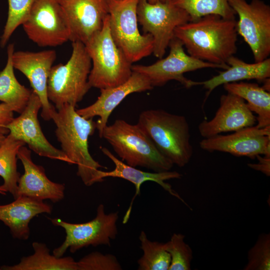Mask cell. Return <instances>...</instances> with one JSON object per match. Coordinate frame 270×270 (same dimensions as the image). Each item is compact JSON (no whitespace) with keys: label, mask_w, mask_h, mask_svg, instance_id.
Masks as SVG:
<instances>
[{"label":"cell","mask_w":270,"mask_h":270,"mask_svg":"<svg viewBox=\"0 0 270 270\" xmlns=\"http://www.w3.org/2000/svg\"><path fill=\"white\" fill-rule=\"evenodd\" d=\"M142 256L138 260V270H168L170 256L166 242L150 240L142 230L139 236Z\"/></svg>","instance_id":"83f0119b"},{"label":"cell","mask_w":270,"mask_h":270,"mask_svg":"<svg viewBox=\"0 0 270 270\" xmlns=\"http://www.w3.org/2000/svg\"><path fill=\"white\" fill-rule=\"evenodd\" d=\"M118 211L106 214L104 206L101 204L98 206L96 217L86 222L72 224L58 218L50 219L54 226L62 228L66 234L64 242L53 250L52 254L61 257L68 250L74 253L90 246H110V241L114 240L118 234Z\"/></svg>","instance_id":"ba28073f"},{"label":"cell","mask_w":270,"mask_h":270,"mask_svg":"<svg viewBox=\"0 0 270 270\" xmlns=\"http://www.w3.org/2000/svg\"><path fill=\"white\" fill-rule=\"evenodd\" d=\"M6 190L2 187V185L0 186V194H6Z\"/></svg>","instance_id":"8d00e7d4"},{"label":"cell","mask_w":270,"mask_h":270,"mask_svg":"<svg viewBox=\"0 0 270 270\" xmlns=\"http://www.w3.org/2000/svg\"><path fill=\"white\" fill-rule=\"evenodd\" d=\"M158 150L174 164L182 168L193 154L189 124L184 116L162 110L142 112L136 124Z\"/></svg>","instance_id":"3957f363"},{"label":"cell","mask_w":270,"mask_h":270,"mask_svg":"<svg viewBox=\"0 0 270 270\" xmlns=\"http://www.w3.org/2000/svg\"><path fill=\"white\" fill-rule=\"evenodd\" d=\"M244 270H270V234L262 233L248 250Z\"/></svg>","instance_id":"4dcf8cb0"},{"label":"cell","mask_w":270,"mask_h":270,"mask_svg":"<svg viewBox=\"0 0 270 270\" xmlns=\"http://www.w3.org/2000/svg\"><path fill=\"white\" fill-rule=\"evenodd\" d=\"M14 118V112L9 106L3 102L0 104V134L4 135L9 134L7 126Z\"/></svg>","instance_id":"d6a6232c"},{"label":"cell","mask_w":270,"mask_h":270,"mask_svg":"<svg viewBox=\"0 0 270 270\" xmlns=\"http://www.w3.org/2000/svg\"><path fill=\"white\" fill-rule=\"evenodd\" d=\"M102 153L108 157L114 164V168L110 172L100 171V178L104 180L107 177L121 178L132 183L135 186V194L131 200L129 208L124 218L123 222L126 224L130 218L133 202L138 195L140 194L141 185L146 181L157 183L165 190L172 196L176 198L188 206L180 196L172 188V186L165 181L170 179L180 178L182 175L176 171H165L161 172H146L130 166L118 159L106 148H101Z\"/></svg>","instance_id":"ffe728a7"},{"label":"cell","mask_w":270,"mask_h":270,"mask_svg":"<svg viewBox=\"0 0 270 270\" xmlns=\"http://www.w3.org/2000/svg\"><path fill=\"white\" fill-rule=\"evenodd\" d=\"M66 18L72 42L84 44L100 30L108 14L110 0H58Z\"/></svg>","instance_id":"2e32d148"},{"label":"cell","mask_w":270,"mask_h":270,"mask_svg":"<svg viewBox=\"0 0 270 270\" xmlns=\"http://www.w3.org/2000/svg\"><path fill=\"white\" fill-rule=\"evenodd\" d=\"M200 146L210 152H221L252 159L258 155L270 156V126L264 128L252 126L230 134L204 138Z\"/></svg>","instance_id":"5bb4252c"},{"label":"cell","mask_w":270,"mask_h":270,"mask_svg":"<svg viewBox=\"0 0 270 270\" xmlns=\"http://www.w3.org/2000/svg\"><path fill=\"white\" fill-rule=\"evenodd\" d=\"M223 86L228 92L236 95L246 102L248 108L258 115L257 128L270 126V92L256 83L233 82Z\"/></svg>","instance_id":"cb8c5ba5"},{"label":"cell","mask_w":270,"mask_h":270,"mask_svg":"<svg viewBox=\"0 0 270 270\" xmlns=\"http://www.w3.org/2000/svg\"><path fill=\"white\" fill-rule=\"evenodd\" d=\"M75 107L70 104L55 110L52 120L56 126L55 131L62 150L71 164L77 165V176L86 186L104 181L100 176V168H104L95 160L89 152L88 138L96 129L93 118L86 119L78 114Z\"/></svg>","instance_id":"7a4b0ae2"},{"label":"cell","mask_w":270,"mask_h":270,"mask_svg":"<svg viewBox=\"0 0 270 270\" xmlns=\"http://www.w3.org/2000/svg\"><path fill=\"white\" fill-rule=\"evenodd\" d=\"M226 64L229 66L228 68L208 80H191V87L200 85L208 90L204 101L214 90L220 85L245 80L263 82L270 77V58H268L260 62L249 64L232 56L227 60Z\"/></svg>","instance_id":"7402d4cb"},{"label":"cell","mask_w":270,"mask_h":270,"mask_svg":"<svg viewBox=\"0 0 270 270\" xmlns=\"http://www.w3.org/2000/svg\"><path fill=\"white\" fill-rule=\"evenodd\" d=\"M185 236L174 233L169 241L166 242V250L170 256L168 270H190L193 258V252L185 242Z\"/></svg>","instance_id":"f546056e"},{"label":"cell","mask_w":270,"mask_h":270,"mask_svg":"<svg viewBox=\"0 0 270 270\" xmlns=\"http://www.w3.org/2000/svg\"><path fill=\"white\" fill-rule=\"evenodd\" d=\"M137 17L144 34L152 36V54L160 59L163 58L170 42L174 37L175 29L191 20L188 13L173 4L172 0L154 4L140 0Z\"/></svg>","instance_id":"9c48e42d"},{"label":"cell","mask_w":270,"mask_h":270,"mask_svg":"<svg viewBox=\"0 0 270 270\" xmlns=\"http://www.w3.org/2000/svg\"><path fill=\"white\" fill-rule=\"evenodd\" d=\"M31 153L25 146L21 147L18 153L24 173L18 182L17 198L23 196L42 200H49L53 202L60 201L64 196V184L50 180L43 166L32 161Z\"/></svg>","instance_id":"d6986e66"},{"label":"cell","mask_w":270,"mask_h":270,"mask_svg":"<svg viewBox=\"0 0 270 270\" xmlns=\"http://www.w3.org/2000/svg\"><path fill=\"white\" fill-rule=\"evenodd\" d=\"M140 0H110L109 25L116 45L132 64L153 52L154 40L138 28L137 7Z\"/></svg>","instance_id":"52a82bcc"},{"label":"cell","mask_w":270,"mask_h":270,"mask_svg":"<svg viewBox=\"0 0 270 270\" xmlns=\"http://www.w3.org/2000/svg\"><path fill=\"white\" fill-rule=\"evenodd\" d=\"M56 56L52 50L38 52L14 51L12 54L14 68L26 77L32 90L40 100L41 116L45 120H52V114L56 110L48 98V82Z\"/></svg>","instance_id":"9a60e30c"},{"label":"cell","mask_w":270,"mask_h":270,"mask_svg":"<svg viewBox=\"0 0 270 270\" xmlns=\"http://www.w3.org/2000/svg\"><path fill=\"white\" fill-rule=\"evenodd\" d=\"M25 143L8 134L0 146V176L4 180L2 187L17 198L18 182L20 176L17 170L18 153Z\"/></svg>","instance_id":"484cf974"},{"label":"cell","mask_w":270,"mask_h":270,"mask_svg":"<svg viewBox=\"0 0 270 270\" xmlns=\"http://www.w3.org/2000/svg\"><path fill=\"white\" fill-rule=\"evenodd\" d=\"M168 46L170 50L166 57L148 66L132 65V71L145 76L153 87L162 86L170 80H175L188 88H191L192 80L184 76L186 72L204 68L226 70L228 68L192 56L186 52L182 42L176 37L171 40Z\"/></svg>","instance_id":"7c38bea8"},{"label":"cell","mask_w":270,"mask_h":270,"mask_svg":"<svg viewBox=\"0 0 270 270\" xmlns=\"http://www.w3.org/2000/svg\"><path fill=\"white\" fill-rule=\"evenodd\" d=\"M84 44L92 61L88 78L90 88L100 90L115 87L131 76L132 64L112 38L108 14L102 29Z\"/></svg>","instance_id":"5b68a950"},{"label":"cell","mask_w":270,"mask_h":270,"mask_svg":"<svg viewBox=\"0 0 270 270\" xmlns=\"http://www.w3.org/2000/svg\"><path fill=\"white\" fill-rule=\"evenodd\" d=\"M149 80L144 75L132 72L131 76L124 83L113 88L100 90V94L91 105L76 110L80 116L86 119L98 116L96 122L99 136L107 126L108 119L114 110L129 94L152 90Z\"/></svg>","instance_id":"ac0fdd59"},{"label":"cell","mask_w":270,"mask_h":270,"mask_svg":"<svg viewBox=\"0 0 270 270\" xmlns=\"http://www.w3.org/2000/svg\"><path fill=\"white\" fill-rule=\"evenodd\" d=\"M68 60L53 66L48 79V98L56 109L66 104L76 106L91 88L88 78L92 61L85 46L74 42Z\"/></svg>","instance_id":"8992f818"},{"label":"cell","mask_w":270,"mask_h":270,"mask_svg":"<svg viewBox=\"0 0 270 270\" xmlns=\"http://www.w3.org/2000/svg\"><path fill=\"white\" fill-rule=\"evenodd\" d=\"M52 210L43 200L20 196L10 204H0V220L9 228L13 238L27 240L30 220L39 214H51Z\"/></svg>","instance_id":"44dd1931"},{"label":"cell","mask_w":270,"mask_h":270,"mask_svg":"<svg viewBox=\"0 0 270 270\" xmlns=\"http://www.w3.org/2000/svg\"><path fill=\"white\" fill-rule=\"evenodd\" d=\"M256 116L240 97L228 92L220 98V106L210 120H204L198 126L202 136L208 138L222 132H236L254 126Z\"/></svg>","instance_id":"e0dca14e"},{"label":"cell","mask_w":270,"mask_h":270,"mask_svg":"<svg viewBox=\"0 0 270 270\" xmlns=\"http://www.w3.org/2000/svg\"><path fill=\"white\" fill-rule=\"evenodd\" d=\"M35 0H8V14L0 46L4 48L11 36L28 18Z\"/></svg>","instance_id":"f1b7e54d"},{"label":"cell","mask_w":270,"mask_h":270,"mask_svg":"<svg viewBox=\"0 0 270 270\" xmlns=\"http://www.w3.org/2000/svg\"><path fill=\"white\" fill-rule=\"evenodd\" d=\"M174 36L198 60L228 67V59L237 51L236 20L210 14L178 26Z\"/></svg>","instance_id":"6da1fadb"},{"label":"cell","mask_w":270,"mask_h":270,"mask_svg":"<svg viewBox=\"0 0 270 270\" xmlns=\"http://www.w3.org/2000/svg\"><path fill=\"white\" fill-rule=\"evenodd\" d=\"M32 254L22 257L12 266H2L0 270H78L77 262L70 256L58 257L51 254L43 242H34Z\"/></svg>","instance_id":"d4e9b609"},{"label":"cell","mask_w":270,"mask_h":270,"mask_svg":"<svg viewBox=\"0 0 270 270\" xmlns=\"http://www.w3.org/2000/svg\"><path fill=\"white\" fill-rule=\"evenodd\" d=\"M41 108L42 104L38 96L32 90L24 110L8 124L9 134L24 142L30 150L38 156L71 164L62 151L54 146L45 137L38 119V113Z\"/></svg>","instance_id":"4fadbf2b"},{"label":"cell","mask_w":270,"mask_h":270,"mask_svg":"<svg viewBox=\"0 0 270 270\" xmlns=\"http://www.w3.org/2000/svg\"><path fill=\"white\" fill-rule=\"evenodd\" d=\"M78 270H121L118 259L112 254L93 252L77 262Z\"/></svg>","instance_id":"1f68e13d"},{"label":"cell","mask_w":270,"mask_h":270,"mask_svg":"<svg viewBox=\"0 0 270 270\" xmlns=\"http://www.w3.org/2000/svg\"><path fill=\"white\" fill-rule=\"evenodd\" d=\"M14 52V44H9L7 47L6 63L0 72V101L8 104L14 112L20 114L29 102L32 90L21 84L15 76L12 62Z\"/></svg>","instance_id":"603a6c76"},{"label":"cell","mask_w":270,"mask_h":270,"mask_svg":"<svg viewBox=\"0 0 270 270\" xmlns=\"http://www.w3.org/2000/svg\"><path fill=\"white\" fill-rule=\"evenodd\" d=\"M148 2L151 4H154L159 2H164L166 0H146Z\"/></svg>","instance_id":"d590c367"},{"label":"cell","mask_w":270,"mask_h":270,"mask_svg":"<svg viewBox=\"0 0 270 270\" xmlns=\"http://www.w3.org/2000/svg\"><path fill=\"white\" fill-rule=\"evenodd\" d=\"M258 162V164H248V166L254 170L260 171L267 176L270 175V156L258 155L256 156Z\"/></svg>","instance_id":"836d02e7"},{"label":"cell","mask_w":270,"mask_h":270,"mask_svg":"<svg viewBox=\"0 0 270 270\" xmlns=\"http://www.w3.org/2000/svg\"><path fill=\"white\" fill-rule=\"evenodd\" d=\"M102 138L111 145L121 160L130 166L161 172L170 170L174 166L137 124L116 120L104 128Z\"/></svg>","instance_id":"277c9868"},{"label":"cell","mask_w":270,"mask_h":270,"mask_svg":"<svg viewBox=\"0 0 270 270\" xmlns=\"http://www.w3.org/2000/svg\"><path fill=\"white\" fill-rule=\"evenodd\" d=\"M173 4L185 10L191 20L216 14L226 19H235L236 14L229 0H172Z\"/></svg>","instance_id":"4316f807"},{"label":"cell","mask_w":270,"mask_h":270,"mask_svg":"<svg viewBox=\"0 0 270 270\" xmlns=\"http://www.w3.org/2000/svg\"><path fill=\"white\" fill-rule=\"evenodd\" d=\"M6 135L0 134V146L3 142L4 140L5 139Z\"/></svg>","instance_id":"e575fe53"},{"label":"cell","mask_w":270,"mask_h":270,"mask_svg":"<svg viewBox=\"0 0 270 270\" xmlns=\"http://www.w3.org/2000/svg\"><path fill=\"white\" fill-rule=\"evenodd\" d=\"M238 16L236 30L250 46L255 62L270 54V6L261 0H229Z\"/></svg>","instance_id":"30bf717a"},{"label":"cell","mask_w":270,"mask_h":270,"mask_svg":"<svg viewBox=\"0 0 270 270\" xmlns=\"http://www.w3.org/2000/svg\"><path fill=\"white\" fill-rule=\"evenodd\" d=\"M22 26L28 38L39 46H57L70 40L68 24L58 0H35Z\"/></svg>","instance_id":"8fae6325"}]
</instances>
